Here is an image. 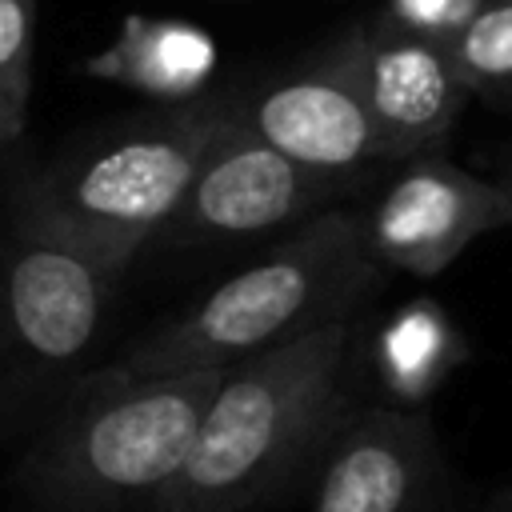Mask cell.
<instances>
[{"label":"cell","instance_id":"obj_12","mask_svg":"<svg viewBox=\"0 0 512 512\" xmlns=\"http://www.w3.org/2000/svg\"><path fill=\"white\" fill-rule=\"evenodd\" d=\"M468 92L508 108L512 104V0H488L452 36Z\"/></svg>","mask_w":512,"mask_h":512},{"label":"cell","instance_id":"obj_5","mask_svg":"<svg viewBox=\"0 0 512 512\" xmlns=\"http://www.w3.org/2000/svg\"><path fill=\"white\" fill-rule=\"evenodd\" d=\"M124 272V260L8 212L0 232V436L44 416L84 372Z\"/></svg>","mask_w":512,"mask_h":512},{"label":"cell","instance_id":"obj_13","mask_svg":"<svg viewBox=\"0 0 512 512\" xmlns=\"http://www.w3.org/2000/svg\"><path fill=\"white\" fill-rule=\"evenodd\" d=\"M36 8L40 0H0V152L16 148L28 128Z\"/></svg>","mask_w":512,"mask_h":512},{"label":"cell","instance_id":"obj_8","mask_svg":"<svg viewBox=\"0 0 512 512\" xmlns=\"http://www.w3.org/2000/svg\"><path fill=\"white\" fill-rule=\"evenodd\" d=\"M512 228V180L480 176L448 156L416 152L360 212V236L380 268L436 276L484 232Z\"/></svg>","mask_w":512,"mask_h":512},{"label":"cell","instance_id":"obj_4","mask_svg":"<svg viewBox=\"0 0 512 512\" xmlns=\"http://www.w3.org/2000/svg\"><path fill=\"white\" fill-rule=\"evenodd\" d=\"M220 120L224 100L204 96L112 124L28 172L12 212L132 264L180 208Z\"/></svg>","mask_w":512,"mask_h":512},{"label":"cell","instance_id":"obj_15","mask_svg":"<svg viewBox=\"0 0 512 512\" xmlns=\"http://www.w3.org/2000/svg\"><path fill=\"white\" fill-rule=\"evenodd\" d=\"M496 176H508V180H512V148L500 152V168H496Z\"/></svg>","mask_w":512,"mask_h":512},{"label":"cell","instance_id":"obj_6","mask_svg":"<svg viewBox=\"0 0 512 512\" xmlns=\"http://www.w3.org/2000/svg\"><path fill=\"white\" fill-rule=\"evenodd\" d=\"M220 100L240 128L304 168L372 180L380 168L400 164L364 100L352 28L328 40L316 56L228 88Z\"/></svg>","mask_w":512,"mask_h":512},{"label":"cell","instance_id":"obj_14","mask_svg":"<svg viewBox=\"0 0 512 512\" xmlns=\"http://www.w3.org/2000/svg\"><path fill=\"white\" fill-rule=\"evenodd\" d=\"M476 512H512V484L508 488H500L484 508H476Z\"/></svg>","mask_w":512,"mask_h":512},{"label":"cell","instance_id":"obj_10","mask_svg":"<svg viewBox=\"0 0 512 512\" xmlns=\"http://www.w3.org/2000/svg\"><path fill=\"white\" fill-rule=\"evenodd\" d=\"M352 32L364 100L396 160L432 152L472 100L452 40L392 20L388 12L356 24Z\"/></svg>","mask_w":512,"mask_h":512},{"label":"cell","instance_id":"obj_9","mask_svg":"<svg viewBox=\"0 0 512 512\" xmlns=\"http://www.w3.org/2000/svg\"><path fill=\"white\" fill-rule=\"evenodd\" d=\"M444 456L424 408L356 404L320 456L312 512H436Z\"/></svg>","mask_w":512,"mask_h":512},{"label":"cell","instance_id":"obj_2","mask_svg":"<svg viewBox=\"0 0 512 512\" xmlns=\"http://www.w3.org/2000/svg\"><path fill=\"white\" fill-rule=\"evenodd\" d=\"M220 372H80L44 412L16 480L44 512L152 508L180 472Z\"/></svg>","mask_w":512,"mask_h":512},{"label":"cell","instance_id":"obj_7","mask_svg":"<svg viewBox=\"0 0 512 512\" xmlns=\"http://www.w3.org/2000/svg\"><path fill=\"white\" fill-rule=\"evenodd\" d=\"M372 184L368 176H332L304 168L240 128L228 112L212 132L200 168L160 228L156 240L168 244H220L252 240L268 232H288L308 216L336 208L344 196Z\"/></svg>","mask_w":512,"mask_h":512},{"label":"cell","instance_id":"obj_11","mask_svg":"<svg viewBox=\"0 0 512 512\" xmlns=\"http://www.w3.org/2000/svg\"><path fill=\"white\" fill-rule=\"evenodd\" d=\"M464 360V340L432 300H412L380 328L372 344V368L384 388V404L424 408L440 380Z\"/></svg>","mask_w":512,"mask_h":512},{"label":"cell","instance_id":"obj_3","mask_svg":"<svg viewBox=\"0 0 512 512\" xmlns=\"http://www.w3.org/2000/svg\"><path fill=\"white\" fill-rule=\"evenodd\" d=\"M380 280L384 268L364 248L360 212L336 204L288 228L248 268L140 336L112 364L140 376L232 368L328 320H356Z\"/></svg>","mask_w":512,"mask_h":512},{"label":"cell","instance_id":"obj_1","mask_svg":"<svg viewBox=\"0 0 512 512\" xmlns=\"http://www.w3.org/2000/svg\"><path fill=\"white\" fill-rule=\"evenodd\" d=\"M356 408V324L328 320L220 372L148 512H252L324 456Z\"/></svg>","mask_w":512,"mask_h":512}]
</instances>
